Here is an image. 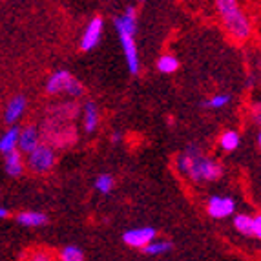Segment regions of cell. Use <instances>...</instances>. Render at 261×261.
Wrapping results in <instances>:
<instances>
[{
	"mask_svg": "<svg viewBox=\"0 0 261 261\" xmlns=\"http://www.w3.org/2000/svg\"><path fill=\"white\" fill-rule=\"evenodd\" d=\"M95 188L100 192V194H108L113 188V177L110 174H100L99 177L95 179Z\"/></svg>",
	"mask_w": 261,
	"mask_h": 261,
	"instance_id": "ffe728a7",
	"label": "cell"
},
{
	"mask_svg": "<svg viewBox=\"0 0 261 261\" xmlns=\"http://www.w3.org/2000/svg\"><path fill=\"white\" fill-rule=\"evenodd\" d=\"M102 18L100 17H93L90 20V24L86 26V31H84L83 40H81V49L84 51H92L100 40V35H102Z\"/></svg>",
	"mask_w": 261,
	"mask_h": 261,
	"instance_id": "ba28073f",
	"label": "cell"
},
{
	"mask_svg": "<svg viewBox=\"0 0 261 261\" xmlns=\"http://www.w3.org/2000/svg\"><path fill=\"white\" fill-rule=\"evenodd\" d=\"M234 226L238 232L248 236V238H259L261 236V218L259 216H247L238 214L234 218Z\"/></svg>",
	"mask_w": 261,
	"mask_h": 261,
	"instance_id": "52a82bcc",
	"label": "cell"
},
{
	"mask_svg": "<svg viewBox=\"0 0 261 261\" xmlns=\"http://www.w3.org/2000/svg\"><path fill=\"white\" fill-rule=\"evenodd\" d=\"M24 110H26V99L20 95L15 97V99L8 105V108H6V113H4L6 122H8V124H15V122L22 117Z\"/></svg>",
	"mask_w": 261,
	"mask_h": 261,
	"instance_id": "30bf717a",
	"label": "cell"
},
{
	"mask_svg": "<svg viewBox=\"0 0 261 261\" xmlns=\"http://www.w3.org/2000/svg\"><path fill=\"white\" fill-rule=\"evenodd\" d=\"M28 163H30L31 170H35V172H48L53 166V163H55L53 150L49 146H46V144H39L35 150L30 152Z\"/></svg>",
	"mask_w": 261,
	"mask_h": 261,
	"instance_id": "5b68a950",
	"label": "cell"
},
{
	"mask_svg": "<svg viewBox=\"0 0 261 261\" xmlns=\"http://www.w3.org/2000/svg\"><path fill=\"white\" fill-rule=\"evenodd\" d=\"M115 28H117L119 40H121V48L126 57L128 68L135 75L139 71V55H137V44H135V31H137L135 9L128 8L122 17L115 18Z\"/></svg>",
	"mask_w": 261,
	"mask_h": 261,
	"instance_id": "7a4b0ae2",
	"label": "cell"
},
{
	"mask_svg": "<svg viewBox=\"0 0 261 261\" xmlns=\"http://www.w3.org/2000/svg\"><path fill=\"white\" fill-rule=\"evenodd\" d=\"M218 11L221 15L223 22H225L226 31L236 40H245L250 37V31H252L250 22H248L247 15L241 11L238 2H234V0H219Z\"/></svg>",
	"mask_w": 261,
	"mask_h": 261,
	"instance_id": "3957f363",
	"label": "cell"
},
{
	"mask_svg": "<svg viewBox=\"0 0 261 261\" xmlns=\"http://www.w3.org/2000/svg\"><path fill=\"white\" fill-rule=\"evenodd\" d=\"M18 148L22 152L30 153L31 150H35L39 146V134H37L35 128H24L22 132H18Z\"/></svg>",
	"mask_w": 261,
	"mask_h": 261,
	"instance_id": "9c48e42d",
	"label": "cell"
},
{
	"mask_svg": "<svg viewBox=\"0 0 261 261\" xmlns=\"http://www.w3.org/2000/svg\"><path fill=\"white\" fill-rule=\"evenodd\" d=\"M170 248H172V245H170L168 241H152V243L146 245L143 250H144V254H148V256H159V254L168 252Z\"/></svg>",
	"mask_w": 261,
	"mask_h": 261,
	"instance_id": "ac0fdd59",
	"label": "cell"
},
{
	"mask_svg": "<svg viewBox=\"0 0 261 261\" xmlns=\"http://www.w3.org/2000/svg\"><path fill=\"white\" fill-rule=\"evenodd\" d=\"M179 68V61L174 55H163L159 61H157V70L161 73H174Z\"/></svg>",
	"mask_w": 261,
	"mask_h": 261,
	"instance_id": "e0dca14e",
	"label": "cell"
},
{
	"mask_svg": "<svg viewBox=\"0 0 261 261\" xmlns=\"http://www.w3.org/2000/svg\"><path fill=\"white\" fill-rule=\"evenodd\" d=\"M206 210L214 219H225L236 212V203L232 197H223V196H212L208 199Z\"/></svg>",
	"mask_w": 261,
	"mask_h": 261,
	"instance_id": "8992f818",
	"label": "cell"
},
{
	"mask_svg": "<svg viewBox=\"0 0 261 261\" xmlns=\"http://www.w3.org/2000/svg\"><path fill=\"white\" fill-rule=\"evenodd\" d=\"M240 143H241L240 134H236V132H232V130L225 132V134L219 137V144H221V148L226 150V152L236 150L238 146H240Z\"/></svg>",
	"mask_w": 261,
	"mask_h": 261,
	"instance_id": "2e32d148",
	"label": "cell"
},
{
	"mask_svg": "<svg viewBox=\"0 0 261 261\" xmlns=\"http://www.w3.org/2000/svg\"><path fill=\"white\" fill-rule=\"evenodd\" d=\"M99 124V112L93 102H86L84 106V128L88 132H93Z\"/></svg>",
	"mask_w": 261,
	"mask_h": 261,
	"instance_id": "5bb4252c",
	"label": "cell"
},
{
	"mask_svg": "<svg viewBox=\"0 0 261 261\" xmlns=\"http://www.w3.org/2000/svg\"><path fill=\"white\" fill-rule=\"evenodd\" d=\"M6 216H8V210H6V208H2V206H0V219H2V218H6Z\"/></svg>",
	"mask_w": 261,
	"mask_h": 261,
	"instance_id": "d4e9b609",
	"label": "cell"
},
{
	"mask_svg": "<svg viewBox=\"0 0 261 261\" xmlns=\"http://www.w3.org/2000/svg\"><path fill=\"white\" fill-rule=\"evenodd\" d=\"M228 102H230V95H216V97H212V99L205 100L203 106H205V108H210V110H219V108H223V106L228 105Z\"/></svg>",
	"mask_w": 261,
	"mask_h": 261,
	"instance_id": "44dd1931",
	"label": "cell"
},
{
	"mask_svg": "<svg viewBox=\"0 0 261 261\" xmlns=\"http://www.w3.org/2000/svg\"><path fill=\"white\" fill-rule=\"evenodd\" d=\"M119 139H121V134H119V132H117V134H113V135H112V141H113V143H117Z\"/></svg>",
	"mask_w": 261,
	"mask_h": 261,
	"instance_id": "cb8c5ba5",
	"label": "cell"
},
{
	"mask_svg": "<svg viewBox=\"0 0 261 261\" xmlns=\"http://www.w3.org/2000/svg\"><path fill=\"white\" fill-rule=\"evenodd\" d=\"M31 261H51V257L46 252H35L31 256Z\"/></svg>",
	"mask_w": 261,
	"mask_h": 261,
	"instance_id": "603a6c76",
	"label": "cell"
},
{
	"mask_svg": "<svg viewBox=\"0 0 261 261\" xmlns=\"http://www.w3.org/2000/svg\"><path fill=\"white\" fill-rule=\"evenodd\" d=\"M177 168L194 181H216L223 172L218 163L205 159L197 148H188L183 155H179Z\"/></svg>",
	"mask_w": 261,
	"mask_h": 261,
	"instance_id": "6da1fadb",
	"label": "cell"
},
{
	"mask_svg": "<svg viewBox=\"0 0 261 261\" xmlns=\"http://www.w3.org/2000/svg\"><path fill=\"white\" fill-rule=\"evenodd\" d=\"M17 144H18V128H9L0 137V152L8 155V153L15 152Z\"/></svg>",
	"mask_w": 261,
	"mask_h": 261,
	"instance_id": "7c38bea8",
	"label": "cell"
},
{
	"mask_svg": "<svg viewBox=\"0 0 261 261\" xmlns=\"http://www.w3.org/2000/svg\"><path fill=\"white\" fill-rule=\"evenodd\" d=\"M6 172L9 175H13V177L22 174V155L17 150L6 155Z\"/></svg>",
	"mask_w": 261,
	"mask_h": 261,
	"instance_id": "9a60e30c",
	"label": "cell"
},
{
	"mask_svg": "<svg viewBox=\"0 0 261 261\" xmlns=\"http://www.w3.org/2000/svg\"><path fill=\"white\" fill-rule=\"evenodd\" d=\"M70 71L66 70H59L55 71V73L49 77L48 84H46V90H48L49 93H59V92H64L66 86H68V83H70Z\"/></svg>",
	"mask_w": 261,
	"mask_h": 261,
	"instance_id": "8fae6325",
	"label": "cell"
},
{
	"mask_svg": "<svg viewBox=\"0 0 261 261\" xmlns=\"http://www.w3.org/2000/svg\"><path fill=\"white\" fill-rule=\"evenodd\" d=\"M68 95H71V97H81L83 95V84L79 83V81H75L73 77L70 79V83H68V86H66V90H64Z\"/></svg>",
	"mask_w": 261,
	"mask_h": 261,
	"instance_id": "7402d4cb",
	"label": "cell"
},
{
	"mask_svg": "<svg viewBox=\"0 0 261 261\" xmlns=\"http://www.w3.org/2000/svg\"><path fill=\"white\" fill-rule=\"evenodd\" d=\"M155 228L152 226H139V228H130L122 234V241L128 245V247L135 248H144L146 245H150L155 240Z\"/></svg>",
	"mask_w": 261,
	"mask_h": 261,
	"instance_id": "277c9868",
	"label": "cell"
},
{
	"mask_svg": "<svg viewBox=\"0 0 261 261\" xmlns=\"http://www.w3.org/2000/svg\"><path fill=\"white\" fill-rule=\"evenodd\" d=\"M17 221L24 226H42L46 225L48 218L42 212H22L17 218Z\"/></svg>",
	"mask_w": 261,
	"mask_h": 261,
	"instance_id": "4fadbf2b",
	"label": "cell"
},
{
	"mask_svg": "<svg viewBox=\"0 0 261 261\" xmlns=\"http://www.w3.org/2000/svg\"><path fill=\"white\" fill-rule=\"evenodd\" d=\"M61 259L62 261H83L84 259V254L83 250L75 245H68L61 250Z\"/></svg>",
	"mask_w": 261,
	"mask_h": 261,
	"instance_id": "d6986e66",
	"label": "cell"
}]
</instances>
